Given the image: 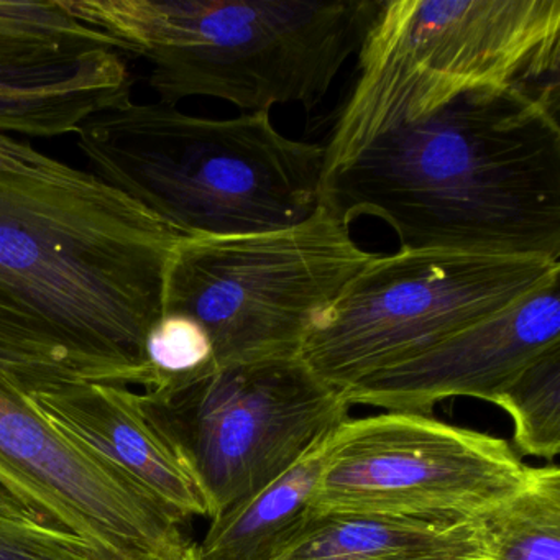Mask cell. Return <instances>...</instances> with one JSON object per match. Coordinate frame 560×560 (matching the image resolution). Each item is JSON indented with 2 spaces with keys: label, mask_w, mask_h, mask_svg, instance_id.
<instances>
[{
  "label": "cell",
  "mask_w": 560,
  "mask_h": 560,
  "mask_svg": "<svg viewBox=\"0 0 560 560\" xmlns=\"http://www.w3.org/2000/svg\"><path fill=\"white\" fill-rule=\"evenodd\" d=\"M323 206L399 250L560 260L559 86L468 91L324 173Z\"/></svg>",
  "instance_id": "obj_1"
},
{
  "label": "cell",
  "mask_w": 560,
  "mask_h": 560,
  "mask_svg": "<svg viewBox=\"0 0 560 560\" xmlns=\"http://www.w3.org/2000/svg\"><path fill=\"white\" fill-rule=\"evenodd\" d=\"M183 238L93 173H0V346L145 388L143 343Z\"/></svg>",
  "instance_id": "obj_2"
},
{
  "label": "cell",
  "mask_w": 560,
  "mask_h": 560,
  "mask_svg": "<svg viewBox=\"0 0 560 560\" xmlns=\"http://www.w3.org/2000/svg\"><path fill=\"white\" fill-rule=\"evenodd\" d=\"M120 54L150 65L160 104L313 110L359 54L382 0H60Z\"/></svg>",
  "instance_id": "obj_3"
},
{
  "label": "cell",
  "mask_w": 560,
  "mask_h": 560,
  "mask_svg": "<svg viewBox=\"0 0 560 560\" xmlns=\"http://www.w3.org/2000/svg\"><path fill=\"white\" fill-rule=\"evenodd\" d=\"M77 136L93 175L185 238L281 231L323 206L324 145L283 136L270 113L209 119L132 103Z\"/></svg>",
  "instance_id": "obj_4"
},
{
  "label": "cell",
  "mask_w": 560,
  "mask_h": 560,
  "mask_svg": "<svg viewBox=\"0 0 560 560\" xmlns=\"http://www.w3.org/2000/svg\"><path fill=\"white\" fill-rule=\"evenodd\" d=\"M357 55L324 173L468 91L559 86L560 0H382Z\"/></svg>",
  "instance_id": "obj_5"
},
{
  "label": "cell",
  "mask_w": 560,
  "mask_h": 560,
  "mask_svg": "<svg viewBox=\"0 0 560 560\" xmlns=\"http://www.w3.org/2000/svg\"><path fill=\"white\" fill-rule=\"evenodd\" d=\"M378 255L324 206L281 231L183 238L166 277L165 313L208 330L218 369L293 359L311 319Z\"/></svg>",
  "instance_id": "obj_6"
},
{
  "label": "cell",
  "mask_w": 560,
  "mask_h": 560,
  "mask_svg": "<svg viewBox=\"0 0 560 560\" xmlns=\"http://www.w3.org/2000/svg\"><path fill=\"white\" fill-rule=\"evenodd\" d=\"M560 278V260L399 250L380 254L311 319L298 359L330 388L405 362Z\"/></svg>",
  "instance_id": "obj_7"
},
{
  "label": "cell",
  "mask_w": 560,
  "mask_h": 560,
  "mask_svg": "<svg viewBox=\"0 0 560 560\" xmlns=\"http://www.w3.org/2000/svg\"><path fill=\"white\" fill-rule=\"evenodd\" d=\"M529 471L503 439L431 415L346 418L327 439L313 510L467 523L520 490Z\"/></svg>",
  "instance_id": "obj_8"
},
{
  "label": "cell",
  "mask_w": 560,
  "mask_h": 560,
  "mask_svg": "<svg viewBox=\"0 0 560 560\" xmlns=\"http://www.w3.org/2000/svg\"><path fill=\"white\" fill-rule=\"evenodd\" d=\"M143 393L214 516L284 474L349 418L350 408L298 357L219 366L185 388Z\"/></svg>",
  "instance_id": "obj_9"
},
{
  "label": "cell",
  "mask_w": 560,
  "mask_h": 560,
  "mask_svg": "<svg viewBox=\"0 0 560 560\" xmlns=\"http://www.w3.org/2000/svg\"><path fill=\"white\" fill-rule=\"evenodd\" d=\"M0 485L104 560H176L188 537L165 508L55 431L0 383Z\"/></svg>",
  "instance_id": "obj_10"
},
{
  "label": "cell",
  "mask_w": 560,
  "mask_h": 560,
  "mask_svg": "<svg viewBox=\"0 0 560 560\" xmlns=\"http://www.w3.org/2000/svg\"><path fill=\"white\" fill-rule=\"evenodd\" d=\"M557 343L560 278L340 395L349 406L416 415H429L439 402L458 396L493 405L524 366Z\"/></svg>",
  "instance_id": "obj_11"
},
{
  "label": "cell",
  "mask_w": 560,
  "mask_h": 560,
  "mask_svg": "<svg viewBox=\"0 0 560 560\" xmlns=\"http://www.w3.org/2000/svg\"><path fill=\"white\" fill-rule=\"evenodd\" d=\"M24 398L55 431L132 481L179 524L214 516L205 488L145 393L77 378Z\"/></svg>",
  "instance_id": "obj_12"
},
{
  "label": "cell",
  "mask_w": 560,
  "mask_h": 560,
  "mask_svg": "<svg viewBox=\"0 0 560 560\" xmlns=\"http://www.w3.org/2000/svg\"><path fill=\"white\" fill-rule=\"evenodd\" d=\"M126 55L110 45L0 57V133H78L91 119L132 101Z\"/></svg>",
  "instance_id": "obj_13"
},
{
  "label": "cell",
  "mask_w": 560,
  "mask_h": 560,
  "mask_svg": "<svg viewBox=\"0 0 560 560\" xmlns=\"http://www.w3.org/2000/svg\"><path fill=\"white\" fill-rule=\"evenodd\" d=\"M273 560H483L477 521L432 524L373 514H316Z\"/></svg>",
  "instance_id": "obj_14"
},
{
  "label": "cell",
  "mask_w": 560,
  "mask_h": 560,
  "mask_svg": "<svg viewBox=\"0 0 560 560\" xmlns=\"http://www.w3.org/2000/svg\"><path fill=\"white\" fill-rule=\"evenodd\" d=\"M329 435L280 477L212 517L198 544L202 560H273L288 549L316 516L313 501Z\"/></svg>",
  "instance_id": "obj_15"
},
{
  "label": "cell",
  "mask_w": 560,
  "mask_h": 560,
  "mask_svg": "<svg viewBox=\"0 0 560 560\" xmlns=\"http://www.w3.org/2000/svg\"><path fill=\"white\" fill-rule=\"evenodd\" d=\"M475 521L483 560H560V468L530 467L520 490Z\"/></svg>",
  "instance_id": "obj_16"
},
{
  "label": "cell",
  "mask_w": 560,
  "mask_h": 560,
  "mask_svg": "<svg viewBox=\"0 0 560 560\" xmlns=\"http://www.w3.org/2000/svg\"><path fill=\"white\" fill-rule=\"evenodd\" d=\"M493 405L513 421L514 451L553 460L560 452V343L524 366Z\"/></svg>",
  "instance_id": "obj_17"
},
{
  "label": "cell",
  "mask_w": 560,
  "mask_h": 560,
  "mask_svg": "<svg viewBox=\"0 0 560 560\" xmlns=\"http://www.w3.org/2000/svg\"><path fill=\"white\" fill-rule=\"evenodd\" d=\"M143 360L149 385L143 392L185 388L218 370L208 330L182 313H163L147 332Z\"/></svg>",
  "instance_id": "obj_18"
},
{
  "label": "cell",
  "mask_w": 560,
  "mask_h": 560,
  "mask_svg": "<svg viewBox=\"0 0 560 560\" xmlns=\"http://www.w3.org/2000/svg\"><path fill=\"white\" fill-rule=\"evenodd\" d=\"M94 45H110V42L65 11L60 0H0V57Z\"/></svg>",
  "instance_id": "obj_19"
},
{
  "label": "cell",
  "mask_w": 560,
  "mask_h": 560,
  "mask_svg": "<svg viewBox=\"0 0 560 560\" xmlns=\"http://www.w3.org/2000/svg\"><path fill=\"white\" fill-rule=\"evenodd\" d=\"M0 560H104L86 540L54 524L0 513Z\"/></svg>",
  "instance_id": "obj_20"
},
{
  "label": "cell",
  "mask_w": 560,
  "mask_h": 560,
  "mask_svg": "<svg viewBox=\"0 0 560 560\" xmlns=\"http://www.w3.org/2000/svg\"><path fill=\"white\" fill-rule=\"evenodd\" d=\"M77 378L81 376L55 360L0 346V383L21 395H32Z\"/></svg>",
  "instance_id": "obj_21"
},
{
  "label": "cell",
  "mask_w": 560,
  "mask_h": 560,
  "mask_svg": "<svg viewBox=\"0 0 560 560\" xmlns=\"http://www.w3.org/2000/svg\"><path fill=\"white\" fill-rule=\"evenodd\" d=\"M73 166L45 155L31 143L0 133V173L2 175L55 176L71 172Z\"/></svg>",
  "instance_id": "obj_22"
},
{
  "label": "cell",
  "mask_w": 560,
  "mask_h": 560,
  "mask_svg": "<svg viewBox=\"0 0 560 560\" xmlns=\"http://www.w3.org/2000/svg\"><path fill=\"white\" fill-rule=\"evenodd\" d=\"M0 513L11 514V516H27L34 520H42L40 516L28 510L22 501H19L4 485H0Z\"/></svg>",
  "instance_id": "obj_23"
},
{
  "label": "cell",
  "mask_w": 560,
  "mask_h": 560,
  "mask_svg": "<svg viewBox=\"0 0 560 560\" xmlns=\"http://www.w3.org/2000/svg\"><path fill=\"white\" fill-rule=\"evenodd\" d=\"M176 560H202V557L199 556L198 544H189L185 552Z\"/></svg>",
  "instance_id": "obj_24"
}]
</instances>
